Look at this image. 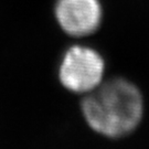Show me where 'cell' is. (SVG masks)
<instances>
[{
	"label": "cell",
	"instance_id": "cell-3",
	"mask_svg": "<svg viewBox=\"0 0 149 149\" xmlns=\"http://www.w3.org/2000/svg\"><path fill=\"white\" fill-rule=\"evenodd\" d=\"M54 16L66 34L82 38L100 28L103 9L100 0H56Z\"/></svg>",
	"mask_w": 149,
	"mask_h": 149
},
{
	"label": "cell",
	"instance_id": "cell-1",
	"mask_svg": "<svg viewBox=\"0 0 149 149\" xmlns=\"http://www.w3.org/2000/svg\"><path fill=\"white\" fill-rule=\"evenodd\" d=\"M81 108L94 132L109 138H119L138 127L144 115V98L134 83L116 77L102 82L86 93Z\"/></svg>",
	"mask_w": 149,
	"mask_h": 149
},
{
	"label": "cell",
	"instance_id": "cell-2",
	"mask_svg": "<svg viewBox=\"0 0 149 149\" xmlns=\"http://www.w3.org/2000/svg\"><path fill=\"white\" fill-rule=\"evenodd\" d=\"M105 62L86 45H72L64 52L59 66L60 83L70 92L86 94L103 82Z\"/></svg>",
	"mask_w": 149,
	"mask_h": 149
}]
</instances>
